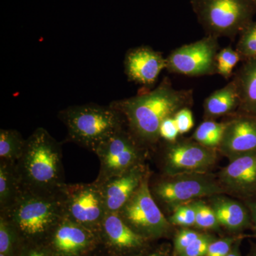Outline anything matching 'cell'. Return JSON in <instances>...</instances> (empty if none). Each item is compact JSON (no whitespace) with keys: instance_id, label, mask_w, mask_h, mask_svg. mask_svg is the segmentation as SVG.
Instances as JSON below:
<instances>
[{"instance_id":"6da1fadb","label":"cell","mask_w":256,"mask_h":256,"mask_svg":"<svg viewBox=\"0 0 256 256\" xmlns=\"http://www.w3.org/2000/svg\"><path fill=\"white\" fill-rule=\"evenodd\" d=\"M192 102V90L174 88L169 78H165L153 90L110 105L124 114L128 129L146 146L159 141L160 124L166 118L190 107Z\"/></svg>"},{"instance_id":"7a4b0ae2","label":"cell","mask_w":256,"mask_h":256,"mask_svg":"<svg viewBox=\"0 0 256 256\" xmlns=\"http://www.w3.org/2000/svg\"><path fill=\"white\" fill-rule=\"evenodd\" d=\"M16 170L24 190L55 194L66 184L62 146L43 128H37L26 140Z\"/></svg>"},{"instance_id":"3957f363","label":"cell","mask_w":256,"mask_h":256,"mask_svg":"<svg viewBox=\"0 0 256 256\" xmlns=\"http://www.w3.org/2000/svg\"><path fill=\"white\" fill-rule=\"evenodd\" d=\"M0 215L14 227L22 240L44 242L64 217L62 191L48 194L22 188L14 203Z\"/></svg>"},{"instance_id":"277c9868","label":"cell","mask_w":256,"mask_h":256,"mask_svg":"<svg viewBox=\"0 0 256 256\" xmlns=\"http://www.w3.org/2000/svg\"><path fill=\"white\" fill-rule=\"evenodd\" d=\"M58 117L66 128L69 140L94 152L127 124L124 114L110 105L70 106L60 111Z\"/></svg>"},{"instance_id":"5b68a950","label":"cell","mask_w":256,"mask_h":256,"mask_svg":"<svg viewBox=\"0 0 256 256\" xmlns=\"http://www.w3.org/2000/svg\"><path fill=\"white\" fill-rule=\"evenodd\" d=\"M192 8L207 35L234 40L254 21V0H192Z\"/></svg>"},{"instance_id":"8992f818","label":"cell","mask_w":256,"mask_h":256,"mask_svg":"<svg viewBox=\"0 0 256 256\" xmlns=\"http://www.w3.org/2000/svg\"><path fill=\"white\" fill-rule=\"evenodd\" d=\"M142 146L128 128L124 127L114 132L94 152L100 164L96 182L101 184L112 176L142 164Z\"/></svg>"},{"instance_id":"52a82bcc","label":"cell","mask_w":256,"mask_h":256,"mask_svg":"<svg viewBox=\"0 0 256 256\" xmlns=\"http://www.w3.org/2000/svg\"><path fill=\"white\" fill-rule=\"evenodd\" d=\"M64 216L98 233L106 214L100 186L90 184H66L62 190Z\"/></svg>"},{"instance_id":"ba28073f","label":"cell","mask_w":256,"mask_h":256,"mask_svg":"<svg viewBox=\"0 0 256 256\" xmlns=\"http://www.w3.org/2000/svg\"><path fill=\"white\" fill-rule=\"evenodd\" d=\"M149 178L148 175L118 212L131 228L146 238L163 235L170 226L152 194Z\"/></svg>"},{"instance_id":"9c48e42d","label":"cell","mask_w":256,"mask_h":256,"mask_svg":"<svg viewBox=\"0 0 256 256\" xmlns=\"http://www.w3.org/2000/svg\"><path fill=\"white\" fill-rule=\"evenodd\" d=\"M151 190V188H150ZM153 197L170 208L185 202L226 192L220 182L202 173L172 175L156 183L151 190Z\"/></svg>"},{"instance_id":"30bf717a","label":"cell","mask_w":256,"mask_h":256,"mask_svg":"<svg viewBox=\"0 0 256 256\" xmlns=\"http://www.w3.org/2000/svg\"><path fill=\"white\" fill-rule=\"evenodd\" d=\"M220 50L218 38L210 35L173 50L166 57V69L190 77L216 74V56Z\"/></svg>"},{"instance_id":"8fae6325","label":"cell","mask_w":256,"mask_h":256,"mask_svg":"<svg viewBox=\"0 0 256 256\" xmlns=\"http://www.w3.org/2000/svg\"><path fill=\"white\" fill-rule=\"evenodd\" d=\"M98 233L64 216L45 240L52 256H84L96 248Z\"/></svg>"},{"instance_id":"7c38bea8","label":"cell","mask_w":256,"mask_h":256,"mask_svg":"<svg viewBox=\"0 0 256 256\" xmlns=\"http://www.w3.org/2000/svg\"><path fill=\"white\" fill-rule=\"evenodd\" d=\"M214 148L198 142H171L165 154V168L170 176L202 173L216 161Z\"/></svg>"},{"instance_id":"4fadbf2b","label":"cell","mask_w":256,"mask_h":256,"mask_svg":"<svg viewBox=\"0 0 256 256\" xmlns=\"http://www.w3.org/2000/svg\"><path fill=\"white\" fill-rule=\"evenodd\" d=\"M230 160L220 174L222 186L244 200L256 196V151Z\"/></svg>"},{"instance_id":"5bb4252c","label":"cell","mask_w":256,"mask_h":256,"mask_svg":"<svg viewBox=\"0 0 256 256\" xmlns=\"http://www.w3.org/2000/svg\"><path fill=\"white\" fill-rule=\"evenodd\" d=\"M124 73L130 82L144 86L156 84L166 60L159 52L149 46H139L129 50L124 60Z\"/></svg>"},{"instance_id":"9a60e30c","label":"cell","mask_w":256,"mask_h":256,"mask_svg":"<svg viewBox=\"0 0 256 256\" xmlns=\"http://www.w3.org/2000/svg\"><path fill=\"white\" fill-rule=\"evenodd\" d=\"M148 175V170L142 163L99 184L107 213L122 210Z\"/></svg>"},{"instance_id":"2e32d148","label":"cell","mask_w":256,"mask_h":256,"mask_svg":"<svg viewBox=\"0 0 256 256\" xmlns=\"http://www.w3.org/2000/svg\"><path fill=\"white\" fill-rule=\"evenodd\" d=\"M229 159L256 151V116L239 112L226 122L222 142L218 146Z\"/></svg>"},{"instance_id":"e0dca14e","label":"cell","mask_w":256,"mask_h":256,"mask_svg":"<svg viewBox=\"0 0 256 256\" xmlns=\"http://www.w3.org/2000/svg\"><path fill=\"white\" fill-rule=\"evenodd\" d=\"M98 234L110 250L118 252L141 248L146 239L131 228L118 212L106 214Z\"/></svg>"},{"instance_id":"ac0fdd59","label":"cell","mask_w":256,"mask_h":256,"mask_svg":"<svg viewBox=\"0 0 256 256\" xmlns=\"http://www.w3.org/2000/svg\"><path fill=\"white\" fill-rule=\"evenodd\" d=\"M210 206L214 210L220 225L227 228L240 230L252 228V218L245 204H242L225 197H214Z\"/></svg>"},{"instance_id":"d6986e66","label":"cell","mask_w":256,"mask_h":256,"mask_svg":"<svg viewBox=\"0 0 256 256\" xmlns=\"http://www.w3.org/2000/svg\"><path fill=\"white\" fill-rule=\"evenodd\" d=\"M233 79L240 98L239 112L256 116V57L244 60Z\"/></svg>"},{"instance_id":"ffe728a7","label":"cell","mask_w":256,"mask_h":256,"mask_svg":"<svg viewBox=\"0 0 256 256\" xmlns=\"http://www.w3.org/2000/svg\"><path fill=\"white\" fill-rule=\"evenodd\" d=\"M240 98L236 84L233 78L225 86L212 92L204 102L207 118H215L238 110Z\"/></svg>"},{"instance_id":"44dd1931","label":"cell","mask_w":256,"mask_h":256,"mask_svg":"<svg viewBox=\"0 0 256 256\" xmlns=\"http://www.w3.org/2000/svg\"><path fill=\"white\" fill-rule=\"evenodd\" d=\"M21 190L16 164L0 161V213L12 206Z\"/></svg>"},{"instance_id":"7402d4cb","label":"cell","mask_w":256,"mask_h":256,"mask_svg":"<svg viewBox=\"0 0 256 256\" xmlns=\"http://www.w3.org/2000/svg\"><path fill=\"white\" fill-rule=\"evenodd\" d=\"M26 144L21 133L10 129L0 130V161L16 164Z\"/></svg>"},{"instance_id":"603a6c76","label":"cell","mask_w":256,"mask_h":256,"mask_svg":"<svg viewBox=\"0 0 256 256\" xmlns=\"http://www.w3.org/2000/svg\"><path fill=\"white\" fill-rule=\"evenodd\" d=\"M226 122H218L206 120L200 124L193 134L195 142L207 148H215L220 146Z\"/></svg>"},{"instance_id":"cb8c5ba5","label":"cell","mask_w":256,"mask_h":256,"mask_svg":"<svg viewBox=\"0 0 256 256\" xmlns=\"http://www.w3.org/2000/svg\"><path fill=\"white\" fill-rule=\"evenodd\" d=\"M242 58L236 50L228 46L218 50L216 56V74L225 79L230 78L234 69Z\"/></svg>"},{"instance_id":"d4e9b609","label":"cell","mask_w":256,"mask_h":256,"mask_svg":"<svg viewBox=\"0 0 256 256\" xmlns=\"http://www.w3.org/2000/svg\"><path fill=\"white\" fill-rule=\"evenodd\" d=\"M22 240L14 227L0 215V254L12 256L18 242Z\"/></svg>"},{"instance_id":"484cf974","label":"cell","mask_w":256,"mask_h":256,"mask_svg":"<svg viewBox=\"0 0 256 256\" xmlns=\"http://www.w3.org/2000/svg\"><path fill=\"white\" fill-rule=\"evenodd\" d=\"M236 50L242 60L256 57V21H252L240 34Z\"/></svg>"},{"instance_id":"4316f807","label":"cell","mask_w":256,"mask_h":256,"mask_svg":"<svg viewBox=\"0 0 256 256\" xmlns=\"http://www.w3.org/2000/svg\"><path fill=\"white\" fill-rule=\"evenodd\" d=\"M196 213L195 225L202 229H216L220 226L218 218L212 206L204 202L196 201L192 203Z\"/></svg>"},{"instance_id":"83f0119b","label":"cell","mask_w":256,"mask_h":256,"mask_svg":"<svg viewBox=\"0 0 256 256\" xmlns=\"http://www.w3.org/2000/svg\"><path fill=\"white\" fill-rule=\"evenodd\" d=\"M196 213L192 204L180 205L175 208L174 213L170 218V223L181 226L195 225Z\"/></svg>"},{"instance_id":"f1b7e54d","label":"cell","mask_w":256,"mask_h":256,"mask_svg":"<svg viewBox=\"0 0 256 256\" xmlns=\"http://www.w3.org/2000/svg\"><path fill=\"white\" fill-rule=\"evenodd\" d=\"M214 242V238L208 235H200L190 246L184 250L180 256H206L210 244Z\"/></svg>"},{"instance_id":"f546056e","label":"cell","mask_w":256,"mask_h":256,"mask_svg":"<svg viewBox=\"0 0 256 256\" xmlns=\"http://www.w3.org/2000/svg\"><path fill=\"white\" fill-rule=\"evenodd\" d=\"M178 130L174 116L166 118L162 122L160 127V138H163L169 142H176L178 139Z\"/></svg>"},{"instance_id":"4dcf8cb0","label":"cell","mask_w":256,"mask_h":256,"mask_svg":"<svg viewBox=\"0 0 256 256\" xmlns=\"http://www.w3.org/2000/svg\"><path fill=\"white\" fill-rule=\"evenodd\" d=\"M180 134L188 132L193 128L194 118L191 110L188 108L181 109L174 116Z\"/></svg>"},{"instance_id":"1f68e13d","label":"cell","mask_w":256,"mask_h":256,"mask_svg":"<svg viewBox=\"0 0 256 256\" xmlns=\"http://www.w3.org/2000/svg\"><path fill=\"white\" fill-rule=\"evenodd\" d=\"M200 235L201 234L197 233L194 230H188V229H184L178 232L174 240L175 250L178 254H181L184 250L190 246L192 242L198 238Z\"/></svg>"},{"instance_id":"d6a6232c","label":"cell","mask_w":256,"mask_h":256,"mask_svg":"<svg viewBox=\"0 0 256 256\" xmlns=\"http://www.w3.org/2000/svg\"><path fill=\"white\" fill-rule=\"evenodd\" d=\"M234 240L232 238H224L216 240L210 244L206 256H227L232 249Z\"/></svg>"},{"instance_id":"836d02e7","label":"cell","mask_w":256,"mask_h":256,"mask_svg":"<svg viewBox=\"0 0 256 256\" xmlns=\"http://www.w3.org/2000/svg\"><path fill=\"white\" fill-rule=\"evenodd\" d=\"M23 256H52L50 252L44 246L38 247V246H30L24 248L23 250Z\"/></svg>"},{"instance_id":"e575fe53","label":"cell","mask_w":256,"mask_h":256,"mask_svg":"<svg viewBox=\"0 0 256 256\" xmlns=\"http://www.w3.org/2000/svg\"><path fill=\"white\" fill-rule=\"evenodd\" d=\"M252 218V227L256 236V196L244 200Z\"/></svg>"},{"instance_id":"d590c367","label":"cell","mask_w":256,"mask_h":256,"mask_svg":"<svg viewBox=\"0 0 256 256\" xmlns=\"http://www.w3.org/2000/svg\"><path fill=\"white\" fill-rule=\"evenodd\" d=\"M227 256H240V254H239L238 248L237 246L234 247L233 250H230V252H229L228 255Z\"/></svg>"},{"instance_id":"8d00e7d4","label":"cell","mask_w":256,"mask_h":256,"mask_svg":"<svg viewBox=\"0 0 256 256\" xmlns=\"http://www.w3.org/2000/svg\"><path fill=\"white\" fill-rule=\"evenodd\" d=\"M146 256H163L162 254H158V252H154V254H149V255Z\"/></svg>"},{"instance_id":"74e56055","label":"cell","mask_w":256,"mask_h":256,"mask_svg":"<svg viewBox=\"0 0 256 256\" xmlns=\"http://www.w3.org/2000/svg\"><path fill=\"white\" fill-rule=\"evenodd\" d=\"M252 256H256V250L254 252V254H252Z\"/></svg>"},{"instance_id":"f35d334b","label":"cell","mask_w":256,"mask_h":256,"mask_svg":"<svg viewBox=\"0 0 256 256\" xmlns=\"http://www.w3.org/2000/svg\"><path fill=\"white\" fill-rule=\"evenodd\" d=\"M0 256H6L4 255V254H0Z\"/></svg>"},{"instance_id":"ab89813d","label":"cell","mask_w":256,"mask_h":256,"mask_svg":"<svg viewBox=\"0 0 256 256\" xmlns=\"http://www.w3.org/2000/svg\"><path fill=\"white\" fill-rule=\"evenodd\" d=\"M254 2H255V4L256 5V0H254Z\"/></svg>"}]
</instances>
